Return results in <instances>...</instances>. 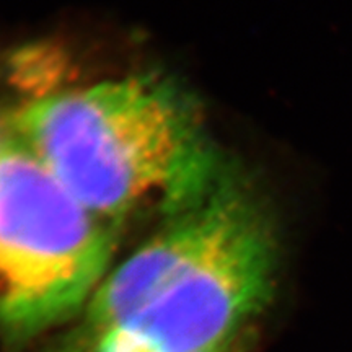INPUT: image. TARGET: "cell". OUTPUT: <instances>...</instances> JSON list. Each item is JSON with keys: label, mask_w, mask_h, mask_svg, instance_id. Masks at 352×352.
<instances>
[{"label": "cell", "mask_w": 352, "mask_h": 352, "mask_svg": "<svg viewBox=\"0 0 352 352\" xmlns=\"http://www.w3.org/2000/svg\"><path fill=\"white\" fill-rule=\"evenodd\" d=\"M279 261L271 209L228 162L108 272L64 342L72 352H206L252 336Z\"/></svg>", "instance_id": "6da1fadb"}, {"label": "cell", "mask_w": 352, "mask_h": 352, "mask_svg": "<svg viewBox=\"0 0 352 352\" xmlns=\"http://www.w3.org/2000/svg\"><path fill=\"white\" fill-rule=\"evenodd\" d=\"M250 340H252V336H246V338H241V340L232 341V342H228V344L219 346V347H215V349H210L206 352H246V349H248Z\"/></svg>", "instance_id": "5b68a950"}, {"label": "cell", "mask_w": 352, "mask_h": 352, "mask_svg": "<svg viewBox=\"0 0 352 352\" xmlns=\"http://www.w3.org/2000/svg\"><path fill=\"white\" fill-rule=\"evenodd\" d=\"M13 113H15V108L6 107L2 96H0V158L16 139L15 127H13Z\"/></svg>", "instance_id": "277c9868"}, {"label": "cell", "mask_w": 352, "mask_h": 352, "mask_svg": "<svg viewBox=\"0 0 352 352\" xmlns=\"http://www.w3.org/2000/svg\"><path fill=\"white\" fill-rule=\"evenodd\" d=\"M13 127L82 204L116 228L142 210L164 217L182 208L230 162L195 95L153 72L23 100Z\"/></svg>", "instance_id": "7a4b0ae2"}, {"label": "cell", "mask_w": 352, "mask_h": 352, "mask_svg": "<svg viewBox=\"0 0 352 352\" xmlns=\"http://www.w3.org/2000/svg\"><path fill=\"white\" fill-rule=\"evenodd\" d=\"M118 228L82 204L19 139L0 158V336L12 347L78 318Z\"/></svg>", "instance_id": "3957f363"}]
</instances>
